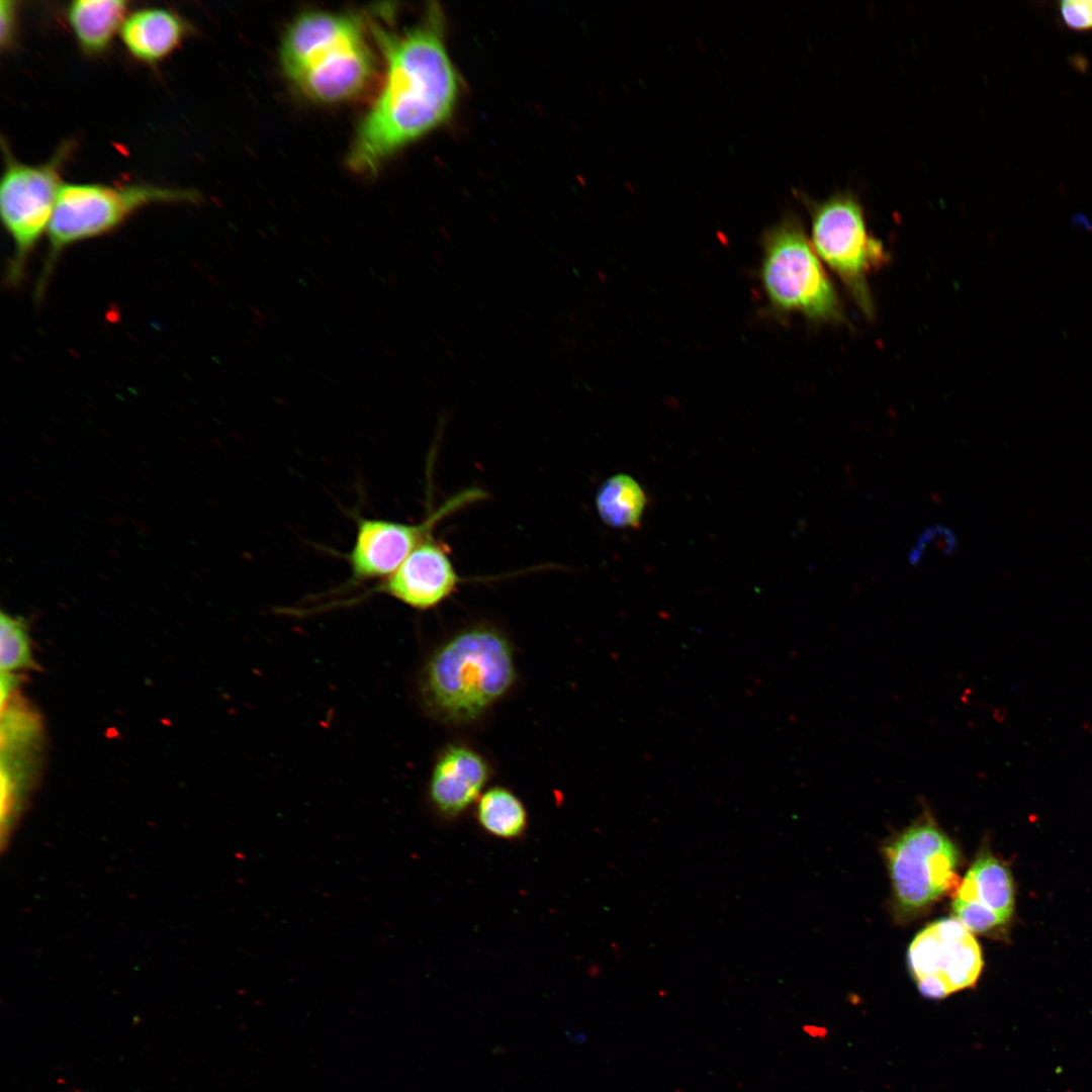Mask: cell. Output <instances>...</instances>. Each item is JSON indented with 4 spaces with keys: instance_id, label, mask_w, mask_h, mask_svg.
<instances>
[{
    "instance_id": "obj_10",
    "label": "cell",
    "mask_w": 1092,
    "mask_h": 1092,
    "mask_svg": "<svg viewBox=\"0 0 1092 1092\" xmlns=\"http://www.w3.org/2000/svg\"><path fill=\"white\" fill-rule=\"evenodd\" d=\"M483 495L468 489L450 500L420 524L381 519H360L348 562L355 580L387 578L429 535L444 517Z\"/></svg>"
},
{
    "instance_id": "obj_15",
    "label": "cell",
    "mask_w": 1092,
    "mask_h": 1092,
    "mask_svg": "<svg viewBox=\"0 0 1092 1092\" xmlns=\"http://www.w3.org/2000/svg\"><path fill=\"white\" fill-rule=\"evenodd\" d=\"M188 31L189 25L176 12L163 7H144L125 17L120 37L133 58L155 64L168 57Z\"/></svg>"
},
{
    "instance_id": "obj_19",
    "label": "cell",
    "mask_w": 1092,
    "mask_h": 1092,
    "mask_svg": "<svg viewBox=\"0 0 1092 1092\" xmlns=\"http://www.w3.org/2000/svg\"><path fill=\"white\" fill-rule=\"evenodd\" d=\"M0 668L2 672L39 668L33 658L27 622L5 612L0 614Z\"/></svg>"
},
{
    "instance_id": "obj_17",
    "label": "cell",
    "mask_w": 1092,
    "mask_h": 1092,
    "mask_svg": "<svg viewBox=\"0 0 1092 1092\" xmlns=\"http://www.w3.org/2000/svg\"><path fill=\"white\" fill-rule=\"evenodd\" d=\"M475 817L484 832L500 839L520 838L528 827L523 802L504 787H492L476 802Z\"/></svg>"
},
{
    "instance_id": "obj_7",
    "label": "cell",
    "mask_w": 1092,
    "mask_h": 1092,
    "mask_svg": "<svg viewBox=\"0 0 1092 1092\" xmlns=\"http://www.w3.org/2000/svg\"><path fill=\"white\" fill-rule=\"evenodd\" d=\"M5 167L0 182V213L13 243L7 282L16 286L40 236L48 232L63 185L61 173L73 144L64 142L49 161L27 165L15 160L3 145Z\"/></svg>"
},
{
    "instance_id": "obj_23",
    "label": "cell",
    "mask_w": 1092,
    "mask_h": 1092,
    "mask_svg": "<svg viewBox=\"0 0 1092 1092\" xmlns=\"http://www.w3.org/2000/svg\"><path fill=\"white\" fill-rule=\"evenodd\" d=\"M20 682H21V677H20V675L18 673H16V672H2L1 671V679H0V688H1L0 698H1V700H0V704H3L4 702H6L9 698H11L16 693Z\"/></svg>"
},
{
    "instance_id": "obj_6",
    "label": "cell",
    "mask_w": 1092,
    "mask_h": 1092,
    "mask_svg": "<svg viewBox=\"0 0 1092 1092\" xmlns=\"http://www.w3.org/2000/svg\"><path fill=\"white\" fill-rule=\"evenodd\" d=\"M802 197L810 216V241L815 252L862 315L872 321L876 305L869 279L889 264L890 255L883 243L868 232L860 201L849 191L821 201Z\"/></svg>"
},
{
    "instance_id": "obj_9",
    "label": "cell",
    "mask_w": 1092,
    "mask_h": 1092,
    "mask_svg": "<svg viewBox=\"0 0 1092 1092\" xmlns=\"http://www.w3.org/2000/svg\"><path fill=\"white\" fill-rule=\"evenodd\" d=\"M907 961L919 992L930 999L974 987L984 966L978 941L956 918L936 920L919 931Z\"/></svg>"
},
{
    "instance_id": "obj_21",
    "label": "cell",
    "mask_w": 1092,
    "mask_h": 1092,
    "mask_svg": "<svg viewBox=\"0 0 1092 1092\" xmlns=\"http://www.w3.org/2000/svg\"><path fill=\"white\" fill-rule=\"evenodd\" d=\"M1062 21L1070 29H1092V0H1066L1059 4Z\"/></svg>"
},
{
    "instance_id": "obj_14",
    "label": "cell",
    "mask_w": 1092,
    "mask_h": 1092,
    "mask_svg": "<svg viewBox=\"0 0 1092 1092\" xmlns=\"http://www.w3.org/2000/svg\"><path fill=\"white\" fill-rule=\"evenodd\" d=\"M489 779L485 759L472 748L454 744L439 755L429 783V798L437 812L455 818L477 802Z\"/></svg>"
},
{
    "instance_id": "obj_22",
    "label": "cell",
    "mask_w": 1092,
    "mask_h": 1092,
    "mask_svg": "<svg viewBox=\"0 0 1092 1092\" xmlns=\"http://www.w3.org/2000/svg\"><path fill=\"white\" fill-rule=\"evenodd\" d=\"M17 4V2L11 0L0 1V44L2 50L9 48L14 40Z\"/></svg>"
},
{
    "instance_id": "obj_1",
    "label": "cell",
    "mask_w": 1092,
    "mask_h": 1092,
    "mask_svg": "<svg viewBox=\"0 0 1092 1092\" xmlns=\"http://www.w3.org/2000/svg\"><path fill=\"white\" fill-rule=\"evenodd\" d=\"M385 65L382 87L358 126L348 165L375 172L403 147L444 124L460 94V78L445 41V16L437 4L401 30L368 20Z\"/></svg>"
},
{
    "instance_id": "obj_13",
    "label": "cell",
    "mask_w": 1092,
    "mask_h": 1092,
    "mask_svg": "<svg viewBox=\"0 0 1092 1092\" xmlns=\"http://www.w3.org/2000/svg\"><path fill=\"white\" fill-rule=\"evenodd\" d=\"M462 579L445 545L429 535L380 586V590L418 610L449 598Z\"/></svg>"
},
{
    "instance_id": "obj_5",
    "label": "cell",
    "mask_w": 1092,
    "mask_h": 1092,
    "mask_svg": "<svg viewBox=\"0 0 1092 1092\" xmlns=\"http://www.w3.org/2000/svg\"><path fill=\"white\" fill-rule=\"evenodd\" d=\"M191 189L152 184H63L48 228L49 250L36 283L40 298L60 254L79 241L106 234L139 209L155 203H193Z\"/></svg>"
},
{
    "instance_id": "obj_12",
    "label": "cell",
    "mask_w": 1092,
    "mask_h": 1092,
    "mask_svg": "<svg viewBox=\"0 0 1092 1092\" xmlns=\"http://www.w3.org/2000/svg\"><path fill=\"white\" fill-rule=\"evenodd\" d=\"M1012 876L1007 866L984 850L954 893V918L972 933L987 934L1007 923L1014 910Z\"/></svg>"
},
{
    "instance_id": "obj_2",
    "label": "cell",
    "mask_w": 1092,
    "mask_h": 1092,
    "mask_svg": "<svg viewBox=\"0 0 1092 1092\" xmlns=\"http://www.w3.org/2000/svg\"><path fill=\"white\" fill-rule=\"evenodd\" d=\"M360 16L309 11L287 28L280 61L284 74L306 97L347 101L371 84L376 63Z\"/></svg>"
},
{
    "instance_id": "obj_18",
    "label": "cell",
    "mask_w": 1092,
    "mask_h": 1092,
    "mask_svg": "<svg viewBox=\"0 0 1092 1092\" xmlns=\"http://www.w3.org/2000/svg\"><path fill=\"white\" fill-rule=\"evenodd\" d=\"M646 495L629 475L617 474L599 488L596 505L601 519L615 528L638 527L646 505Z\"/></svg>"
},
{
    "instance_id": "obj_8",
    "label": "cell",
    "mask_w": 1092,
    "mask_h": 1092,
    "mask_svg": "<svg viewBox=\"0 0 1092 1092\" xmlns=\"http://www.w3.org/2000/svg\"><path fill=\"white\" fill-rule=\"evenodd\" d=\"M884 852L902 914L918 913L960 886L958 848L929 814L897 835Z\"/></svg>"
},
{
    "instance_id": "obj_3",
    "label": "cell",
    "mask_w": 1092,
    "mask_h": 1092,
    "mask_svg": "<svg viewBox=\"0 0 1092 1092\" xmlns=\"http://www.w3.org/2000/svg\"><path fill=\"white\" fill-rule=\"evenodd\" d=\"M516 678L512 647L497 630L476 626L454 635L428 660L421 680L427 709L439 720L479 718Z\"/></svg>"
},
{
    "instance_id": "obj_11",
    "label": "cell",
    "mask_w": 1092,
    "mask_h": 1092,
    "mask_svg": "<svg viewBox=\"0 0 1092 1092\" xmlns=\"http://www.w3.org/2000/svg\"><path fill=\"white\" fill-rule=\"evenodd\" d=\"M16 696L1 705V820L7 830L40 751V721Z\"/></svg>"
},
{
    "instance_id": "obj_4",
    "label": "cell",
    "mask_w": 1092,
    "mask_h": 1092,
    "mask_svg": "<svg viewBox=\"0 0 1092 1092\" xmlns=\"http://www.w3.org/2000/svg\"><path fill=\"white\" fill-rule=\"evenodd\" d=\"M761 250L760 283L775 312L799 314L816 325L848 324L839 293L797 214L787 212L767 228Z\"/></svg>"
},
{
    "instance_id": "obj_20",
    "label": "cell",
    "mask_w": 1092,
    "mask_h": 1092,
    "mask_svg": "<svg viewBox=\"0 0 1092 1092\" xmlns=\"http://www.w3.org/2000/svg\"><path fill=\"white\" fill-rule=\"evenodd\" d=\"M957 540L954 534L944 526L927 528L918 538L916 546L910 552L908 559L911 564L918 565L930 547H935L944 555H950L956 549Z\"/></svg>"
},
{
    "instance_id": "obj_16",
    "label": "cell",
    "mask_w": 1092,
    "mask_h": 1092,
    "mask_svg": "<svg viewBox=\"0 0 1092 1092\" xmlns=\"http://www.w3.org/2000/svg\"><path fill=\"white\" fill-rule=\"evenodd\" d=\"M127 1L76 0L67 9L68 23L87 55L103 53L126 17Z\"/></svg>"
}]
</instances>
